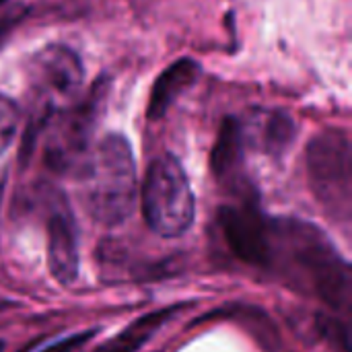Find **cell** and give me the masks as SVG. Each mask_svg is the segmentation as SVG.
<instances>
[{"instance_id": "obj_17", "label": "cell", "mask_w": 352, "mask_h": 352, "mask_svg": "<svg viewBox=\"0 0 352 352\" xmlns=\"http://www.w3.org/2000/svg\"><path fill=\"white\" fill-rule=\"evenodd\" d=\"M37 344H39V340H31L29 344H25L23 349H19V351H16V352H31V351H33V349H35V346H37Z\"/></svg>"}, {"instance_id": "obj_11", "label": "cell", "mask_w": 352, "mask_h": 352, "mask_svg": "<svg viewBox=\"0 0 352 352\" xmlns=\"http://www.w3.org/2000/svg\"><path fill=\"white\" fill-rule=\"evenodd\" d=\"M243 159V128L239 120L225 118L210 155V169L219 179H225L237 171Z\"/></svg>"}, {"instance_id": "obj_3", "label": "cell", "mask_w": 352, "mask_h": 352, "mask_svg": "<svg viewBox=\"0 0 352 352\" xmlns=\"http://www.w3.org/2000/svg\"><path fill=\"white\" fill-rule=\"evenodd\" d=\"M140 206L148 229L159 237H182L194 225V194L182 163L173 155H161L148 165Z\"/></svg>"}, {"instance_id": "obj_14", "label": "cell", "mask_w": 352, "mask_h": 352, "mask_svg": "<svg viewBox=\"0 0 352 352\" xmlns=\"http://www.w3.org/2000/svg\"><path fill=\"white\" fill-rule=\"evenodd\" d=\"M19 120H21V113H19V107L14 105V101L0 95V155L12 142L16 128H19Z\"/></svg>"}, {"instance_id": "obj_1", "label": "cell", "mask_w": 352, "mask_h": 352, "mask_svg": "<svg viewBox=\"0 0 352 352\" xmlns=\"http://www.w3.org/2000/svg\"><path fill=\"white\" fill-rule=\"evenodd\" d=\"M268 237L270 268L283 266L293 283L334 311L351 309V266L322 229L299 219H276L268 221Z\"/></svg>"}, {"instance_id": "obj_2", "label": "cell", "mask_w": 352, "mask_h": 352, "mask_svg": "<svg viewBox=\"0 0 352 352\" xmlns=\"http://www.w3.org/2000/svg\"><path fill=\"white\" fill-rule=\"evenodd\" d=\"M134 153L126 136L107 134L80 167V198L93 221L122 225L136 206Z\"/></svg>"}, {"instance_id": "obj_9", "label": "cell", "mask_w": 352, "mask_h": 352, "mask_svg": "<svg viewBox=\"0 0 352 352\" xmlns=\"http://www.w3.org/2000/svg\"><path fill=\"white\" fill-rule=\"evenodd\" d=\"M198 76H200V64L192 58H182L173 62L169 68H165L157 76L151 89V97L146 105L148 120H161L167 113V109L175 103V99L198 80Z\"/></svg>"}, {"instance_id": "obj_6", "label": "cell", "mask_w": 352, "mask_h": 352, "mask_svg": "<svg viewBox=\"0 0 352 352\" xmlns=\"http://www.w3.org/2000/svg\"><path fill=\"white\" fill-rule=\"evenodd\" d=\"M29 82L45 97H72L85 78V68L72 47L52 43L35 52L27 64Z\"/></svg>"}, {"instance_id": "obj_12", "label": "cell", "mask_w": 352, "mask_h": 352, "mask_svg": "<svg viewBox=\"0 0 352 352\" xmlns=\"http://www.w3.org/2000/svg\"><path fill=\"white\" fill-rule=\"evenodd\" d=\"M297 136V124L287 111H270L262 126L260 144L262 151L270 157H280L293 144Z\"/></svg>"}, {"instance_id": "obj_19", "label": "cell", "mask_w": 352, "mask_h": 352, "mask_svg": "<svg viewBox=\"0 0 352 352\" xmlns=\"http://www.w3.org/2000/svg\"><path fill=\"white\" fill-rule=\"evenodd\" d=\"M2 349H4V342L0 340V352H2Z\"/></svg>"}, {"instance_id": "obj_8", "label": "cell", "mask_w": 352, "mask_h": 352, "mask_svg": "<svg viewBox=\"0 0 352 352\" xmlns=\"http://www.w3.org/2000/svg\"><path fill=\"white\" fill-rule=\"evenodd\" d=\"M47 264L60 285H72L78 276V239L68 204L58 196V204L47 219Z\"/></svg>"}, {"instance_id": "obj_18", "label": "cell", "mask_w": 352, "mask_h": 352, "mask_svg": "<svg viewBox=\"0 0 352 352\" xmlns=\"http://www.w3.org/2000/svg\"><path fill=\"white\" fill-rule=\"evenodd\" d=\"M4 184H6V173L0 171V204H2V194H4Z\"/></svg>"}, {"instance_id": "obj_7", "label": "cell", "mask_w": 352, "mask_h": 352, "mask_svg": "<svg viewBox=\"0 0 352 352\" xmlns=\"http://www.w3.org/2000/svg\"><path fill=\"white\" fill-rule=\"evenodd\" d=\"M219 223L231 252L250 266L270 268V237L268 221L256 208L221 206Z\"/></svg>"}, {"instance_id": "obj_10", "label": "cell", "mask_w": 352, "mask_h": 352, "mask_svg": "<svg viewBox=\"0 0 352 352\" xmlns=\"http://www.w3.org/2000/svg\"><path fill=\"white\" fill-rule=\"evenodd\" d=\"M186 305H173V307H165L159 311H151L142 318H138L136 322H132L128 328H124L118 336H113L111 340H107L101 349H97V352H136L140 351L148 338L163 328L173 316H177Z\"/></svg>"}, {"instance_id": "obj_15", "label": "cell", "mask_w": 352, "mask_h": 352, "mask_svg": "<svg viewBox=\"0 0 352 352\" xmlns=\"http://www.w3.org/2000/svg\"><path fill=\"white\" fill-rule=\"evenodd\" d=\"M25 12H27V8L21 6V4L10 6V8L0 12V47L8 39V35L16 29V25L25 19Z\"/></svg>"}, {"instance_id": "obj_4", "label": "cell", "mask_w": 352, "mask_h": 352, "mask_svg": "<svg viewBox=\"0 0 352 352\" xmlns=\"http://www.w3.org/2000/svg\"><path fill=\"white\" fill-rule=\"evenodd\" d=\"M307 175L318 202L340 223L351 221V138L340 128L316 134L307 144Z\"/></svg>"}, {"instance_id": "obj_5", "label": "cell", "mask_w": 352, "mask_h": 352, "mask_svg": "<svg viewBox=\"0 0 352 352\" xmlns=\"http://www.w3.org/2000/svg\"><path fill=\"white\" fill-rule=\"evenodd\" d=\"M101 87H103V82H97L93 87L91 97L85 99L80 105H76L72 111H68L58 122V126L47 142V151H45V159L52 169L68 171L74 165L82 167V163H85L82 157L87 153L91 128L97 118V105L103 97Z\"/></svg>"}, {"instance_id": "obj_13", "label": "cell", "mask_w": 352, "mask_h": 352, "mask_svg": "<svg viewBox=\"0 0 352 352\" xmlns=\"http://www.w3.org/2000/svg\"><path fill=\"white\" fill-rule=\"evenodd\" d=\"M316 326H318L320 336L332 346V351L351 352V330L342 320H338L334 316L318 314Z\"/></svg>"}, {"instance_id": "obj_16", "label": "cell", "mask_w": 352, "mask_h": 352, "mask_svg": "<svg viewBox=\"0 0 352 352\" xmlns=\"http://www.w3.org/2000/svg\"><path fill=\"white\" fill-rule=\"evenodd\" d=\"M95 334H97V330H85L80 334H72V336H68L64 340H58V342L50 344L47 349H43V351L39 352H74L78 351V349H82Z\"/></svg>"}]
</instances>
